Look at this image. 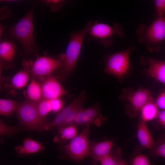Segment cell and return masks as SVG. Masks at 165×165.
<instances>
[{
  "label": "cell",
  "mask_w": 165,
  "mask_h": 165,
  "mask_svg": "<svg viewBox=\"0 0 165 165\" xmlns=\"http://www.w3.org/2000/svg\"><path fill=\"white\" fill-rule=\"evenodd\" d=\"M45 148L41 142L29 138L24 139L23 144L15 148L17 153L20 156L28 155L42 151Z\"/></svg>",
  "instance_id": "15"
},
{
  "label": "cell",
  "mask_w": 165,
  "mask_h": 165,
  "mask_svg": "<svg viewBox=\"0 0 165 165\" xmlns=\"http://www.w3.org/2000/svg\"><path fill=\"white\" fill-rule=\"evenodd\" d=\"M18 104L15 101L8 99H0V114L8 117L16 112Z\"/></svg>",
  "instance_id": "20"
},
{
  "label": "cell",
  "mask_w": 165,
  "mask_h": 165,
  "mask_svg": "<svg viewBox=\"0 0 165 165\" xmlns=\"http://www.w3.org/2000/svg\"><path fill=\"white\" fill-rule=\"evenodd\" d=\"M139 43L144 44L151 52H159L165 40V14L159 16L148 26L140 24L136 30Z\"/></svg>",
  "instance_id": "1"
},
{
  "label": "cell",
  "mask_w": 165,
  "mask_h": 165,
  "mask_svg": "<svg viewBox=\"0 0 165 165\" xmlns=\"http://www.w3.org/2000/svg\"><path fill=\"white\" fill-rule=\"evenodd\" d=\"M29 79L28 72L24 70L20 71L12 78L11 83L13 86L17 89L24 87L27 84Z\"/></svg>",
  "instance_id": "21"
},
{
  "label": "cell",
  "mask_w": 165,
  "mask_h": 165,
  "mask_svg": "<svg viewBox=\"0 0 165 165\" xmlns=\"http://www.w3.org/2000/svg\"><path fill=\"white\" fill-rule=\"evenodd\" d=\"M37 108L39 115L45 119V116L52 112L51 100L42 98L37 103Z\"/></svg>",
  "instance_id": "24"
},
{
  "label": "cell",
  "mask_w": 165,
  "mask_h": 165,
  "mask_svg": "<svg viewBox=\"0 0 165 165\" xmlns=\"http://www.w3.org/2000/svg\"><path fill=\"white\" fill-rule=\"evenodd\" d=\"M137 129V137L141 146L144 148L151 149L155 143L146 122L142 120L139 121Z\"/></svg>",
  "instance_id": "14"
},
{
  "label": "cell",
  "mask_w": 165,
  "mask_h": 165,
  "mask_svg": "<svg viewBox=\"0 0 165 165\" xmlns=\"http://www.w3.org/2000/svg\"><path fill=\"white\" fill-rule=\"evenodd\" d=\"M87 115L93 120L94 124L97 126H99L104 118L100 114V104L95 103L92 107L86 108H84Z\"/></svg>",
  "instance_id": "22"
},
{
  "label": "cell",
  "mask_w": 165,
  "mask_h": 165,
  "mask_svg": "<svg viewBox=\"0 0 165 165\" xmlns=\"http://www.w3.org/2000/svg\"><path fill=\"white\" fill-rule=\"evenodd\" d=\"M156 13L159 16L165 14V0H155L154 1Z\"/></svg>",
  "instance_id": "29"
},
{
  "label": "cell",
  "mask_w": 165,
  "mask_h": 165,
  "mask_svg": "<svg viewBox=\"0 0 165 165\" xmlns=\"http://www.w3.org/2000/svg\"><path fill=\"white\" fill-rule=\"evenodd\" d=\"M59 136L56 141L64 142L71 140L77 134L75 126L71 125L58 129Z\"/></svg>",
  "instance_id": "19"
},
{
  "label": "cell",
  "mask_w": 165,
  "mask_h": 165,
  "mask_svg": "<svg viewBox=\"0 0 165 165\" xmlns=\"http://www.w3.org/2000/svg\"><path fill=\"white\" fill-rule=\"evenodd\" d=\"M60 57L55 58L43 56L37 57L30 64L32 73L38 77L47 76L62 66Z\"/></svg>",
  "instance_id": "8"
},
{
  "label": "cell",
  "mask_w": 165,
  "mask_h": 165,
  "mask_svg": "<svg viewBox=\"0 0 165 165\" xmlns=\"http://www.w3.org/2000/svg\"><path fill=\"white\" fill-rule=\"evenodd\" d=\"M153 155L160 156L165 158V135H162L158 141L155 143L151 149Z\"/></svg>",
  "instance_id": "25"
},
{
  "label": "cell",
  "mask_w": 165,
  "mask_h": 165,
  "mask_svg": "<svg viewBox=\"0 0 165 165\" xmlns=\"http://www.w3.org/2000/svg\"><path fill=\"white\" fill-rule=\"evenodd\" d=\"M27 94L28 100L38 103L42 98L41 85L35 80L32 79L27 87Z\"/></svg>",
  "instance_id": "18"
},
{
  "label": "cell",
  "mask_w": 165,
  "mask_h": 165,
  "mask_svg": "<svg viewBox=\"0 0 165 165\" xmlns=\"http://www.w3.org/2000/svg\"><path fill=\"white\" fill-rule=\"evenodd\" d=\"M85 28L89 36L88 40L97 39L99 43L107 47L113 43L112 37L114 35L123 37L124 35L121 26L117 23L111 25L97 21H90Z\"/></svg>",
  "instance_id": "5"
},
{
  "label": "cell",
  "mask_w": 165,
  "mask_h": 165,
  "mask_svg": "<svg viewBox=\"0 0 165 165\" xmlns=\"http://www.w3.org/2000/svg\"><path fill=\"white\" fill-rule=\"evenodd\" d=\"M86 33L85 28L82 30L73 32L71 34L66 52L61 54L59 57L62 64L60 68V78L61 80L64 79L74 70Z\"/></svg>",
  "instance_id": "3"
},
{
  "label": "cell",
  "mask_w": 165,
  "mask_h": 165,
  "mask_svg": "<svg viewBox=\"0 0 165 165\" xmlns=\"http://www.w3.org/2000/svg\"><path fill=\"white\" fill-rule=\"evenodd\" d=\"M16 51V46L13 42L7 40L0 42V57L4 62H11L13 60Z\"/></svg>",
  "instance_id": "16"
},
{
  "label": "cell",
  "mask_w": 165,
  "mask_h": 165,
  "mask_svg": "<svg viewBox=\"0 0 165 165\" xmlns=\"http://www.w3.org/2000/svg\"><path fill=\"white\" fill-rule=\"evenodd\" d=\"M117 156L115 152L113 153L111 152L101 158L99 160L101 165H116Z\"/></svg>",
  "instance_id": "27"
},
{
  "label": "cell",
  "mask_w": 165,
  "mask_h": 165,
  "mask_svg": "<svg viewBox=\"0 0 165 165\" xmlns=\"http://www.w3.org/2000/svg\"><path fill=\"white\" fill-rule=\"evenodd\" d=\"M86 98V92L83 90L71 103V107L67 112L63 123L58 128V129L72 124L78 112L82 107V105Z\"/></svg>",
  "instance_id": "12"
},
{
  "label": "cell",
  "mask_w": 165,
  "mask_h": 165,
  "mask_svg": "<svg viewBox=\"0 0 165 165\" xmlns=\"http://www.w3.org/2000/svg\"><path fill=\"white\" fill-rule=\"evenodd\" d=\"M117 156L116 165H128L127 162L122 158L121 155V149L119 148L115 151Z\"/></svg>",
  "instance_id": "33"
},
{
  "label": "cell",
  "mask_w": 165,
  "mask_h": 165,
  "mask_svg": "<svg viewBox=\"0 0 165 165\" xmlns=\"http://www.w3.org/2000/svg\"><path fill=\"white\" fill-rule=\"evenodd\" d=\"M19 129L15 127L9 126L6 124L2 120H0V135L10 136L15 134Z\"/></svg>",
  "instance_id": "26"
},
{
  "label": "cell",
  "mask_w": 165,
  "mask_h": 165,
  "mask_svg": "<svg viewBox=\"0 0 165 165\" xmlns=\"http://www.w3.org/2000/svg\"><path fill=\"white\" fill-rule=\"evenodd\" d=\"M43 2L51 8V11L53 12L58 11L62 6L63 0H45Z\"/></svg>",
  "instance_id": "30"
},
{
  "label": "cell",
  "mask_w": 165,
  "mask_h": 165,
  "mask_svg": "<svg viewBox=\"0 0 165 165\" xmlns=\"http://www.w3.org/2000/svg\"><path fill=\"white\" fill-rule=\"evenodd\" d=\"M91 124H94V121L87 115L83 108H81L77 114L72 125H80L89 127Z\"/></svg>",
  "instance_id": "23"
},
{
  "label": "cell",
  "mask_w": 165,
  "mask_h": 165,
  "mask_svg": "<svg viewBox=\"0 0 165 165\" xmlns=\"http://www.w3.org/2000/svg\"><path fill=\"white\" fill-rule=\"evenodd\" d=\"M89 132V127H86L64 146L65 152L70 159L78 162L90 155Z\"/></svg>",
  "instance_id": "7"
},
{
  "label": "cell",
  "mask_w": 165,
  "mask_h": 165,
  "mask_svg": "<svg viewBox=\"0 0 165 165\" xmlns=\"http://www.w3.org/2000/svg\"><path fill=\"white\" fill-rule=\"evenodd\" d=\"M51 100L52 105V112L56 113L60 112L63 109V102L60 98H55Z\"/></svg>",
  "instance_id": "31"
},
{
  "label": "cell",
  "mask_w": 165,
  "mask_h": 165,
  "mask_svg": "<svg viewBox=\"0 0 165 165\" xmlns=\"http://www.w3.org/2000/svg\"><path fill=\"white\" fill-rule=\"evenodd\" d=\"M33 9L34 6L8 32L9 35L20 42L24 51L28 54L32 53L36 49L33 34Z\"/></svg>",
  "instance_id": "2"
},
{
  "label": "cell",
  "mask_w": 165,
  "mask_h": 165,
  "mask_svg": "<svg viewBox=\"0 0 165 165\" xmlns=\"http://www.w3.org/2000/svg\"><path fill=\"white\" fill-rule=\"evenodd\" d=\"M148 72L153 78L165 85V61L150 58L148 60Z\"/></svg>",
  "instance_id": "13"
},
{
  "label": "cell",
  "mask_w": 165,
  "mask_h": 165,
  "mask_svg": "<svg viewBox=\"0 0 165 165\" xmlns=\"http://www.w3.org/2000/svg\"><path fill=\"white\" fill-rule=\"evenodd\" d=\"M37 103L29 100L18 103L16 112L20 122L30 130L39 132L46 130L48 122L39 115Z\"/></svg>",
  "instance_id": "4"
},
{
  "label": "cell",
  "mask_w": 165,
  "mask_h": 165,
  "mask_svg": "<svg viewBox=\"0 0 165 165\" xmlns=\"http://www.w3.org/2000/svg\"><path fill=\"white\" fill-rule=\"evenodd\" d=\"M113 145V141L111 140L97 142L90 141L89 155L92 157L94 162H96L110 153Z\"/></svg>",
  "instance_id": "11"
},
{
  "label": "cell",
  "mask_w": 165,
  "mask_h": 165,
  "mask_svg": "<svg viewBox=\"0 0 165 165\" xmlns=\"http://www.w3.org/2000/svg\"><path fill=\"white\" fill-rule=\"evenodd\" d=\"M158 108L152 99L148 101L141 111V120L146 122L157 117L159 112Z\"/></svg>",
  "instance_id": "17"
},
{
  "label": "cell",
  "mask_w": 165,
  "mask_h": 165,
  "mask_svg": "<svg viewBox=\"0 0 165 165\" xmlns=\"http://www.w3.org/2000/svg\"><path fill=\"white\" fill-rule=\"evenodd\" d=\"M42 98L49 100L60 98L66 95L70 97L54 77L48 76L41 85Z\"/></svg>",
  "instance_id": "10"
},
{
  "label": "cell",
  "mask_w": 165,
  "mask_h": 165,
  "mask_svg": "<svg viewBox=\"0 0 165 165\" xmlns=\"http://www.w3.org/2000/svg\"><path fill=\"white\" fill-rule=\"evenodd\" d=\"M41 164L40 163H38L37 165H40Z\"/></svg>",
  "instance_id": "36"
},
{
  "label": "cell",
  "mask_w": 165,
  "mask_h": 165,
  "mask_svg": "<svg viewBox=\"0 0 165 165\" xmlns=\"http://www.w3.org/2000/svg\"><path fill=\"white\" fill-rule=\"evenodd\" d=\"M155 103L158 108L165 110V89L157 97Z\"/></svg>",
  "instance_id": "32"
},
{
  "label": "cell",
  "mask_w": 165,
  "mask_h": 165,
  "mask_svg": "<svg viewBox=\"0 0 165 165\" xmlns=\"http://www.w3.org/2000/svg\"><path fill=\"white\" fill-rule=\"evenodd\" d=\"M134 48L130 46L123 51L108 56L105 72L114 75L119 80H122L129 70L130 55Z\"/></svg>",
  "instance_id": "6"
},
{
  "label": "cell",
  "mask_w": 165,
  "mask_h": 165,
  "mask_svg": "<svg viewBox=\"0 0 165 165\" xmlns=\"http://www.w3.org/2000/svg\"><path fill=\"white\" fill-rule=\"evenodd\" d=\"M127 98L129 103L127 107V111L132 117L137 115L143 106L152 99L151 92L144 88H141L131 93Z\"/></svg>",
  "instance_id": "9"
},
{
  "label": "cell",
  "mask_w": 165,
  "mask_h": 165,
  "mask_svg": "<svg viewBox=\"0 0 165 165\" xmlns=\"http://www.w3.org/2000/svg\"><path fill=\"white\" fill-rule=\"evenodd\" d=\"M157 117L159 122L165 127V110L159 112Z\"/></svg>",
  "instance_id": "34"
},
{
  "label": "cell",
  "mask_w": 165,
  "mask_h": 165,
  "mask_svg": "<svg viewBox=\"0 0 165 165\" xmlns=\"http://www.w3.org/2000/svg\"><path fill=\"white\" fill-rule=\"evenodd\" d=\"M94 165H98L96 163V162H94Z\"/></svg>",
  "instance_id": "35"
},
{
  "label": "cell",
  "mask_w": 165,
  "mask_h": 165,
  "mask_svg": "<svg viewBox=\"0 0 165 165\" xmlns=\"http://www.w3.org/2000/svg\"><path fill=\"white\" fill-rule=\"evenodd\" d=\"M132 165H151L148 157L143 154H139L134 157L132 160Z\"/></svg>",
  "instance_id": "28"
}]
</instances>
